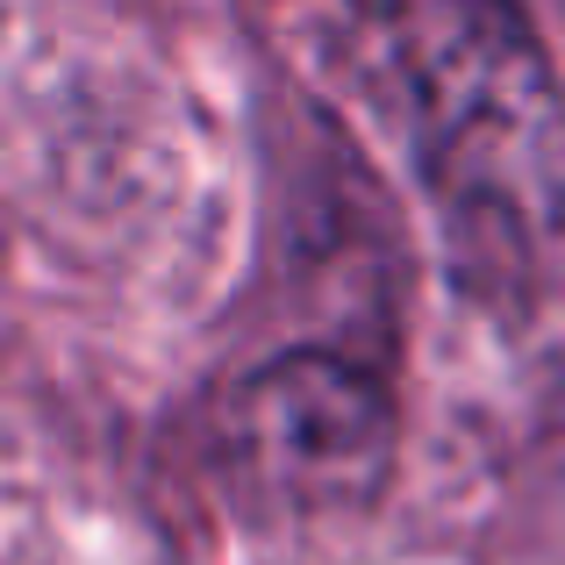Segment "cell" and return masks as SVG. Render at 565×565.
Masks as SVG:
<instances>
[{
    "label": "cell",
    "mask_w": 565,
    "mask_h": 565,
    "mask_svg": "<svg viewBox=\"0 0 565 565\" xmlns=\"http://www.w3.org/2000/svg\"><path fill=\"white\" fill-rule=\"evenodd\" d=\"M222 458L244 501H273L287 515L344 509L386 480L394 458V408L380 380L337 351H294L258 365L230 394Z\"/></svg>",
    "instance_id": "2"
},
{
    "label": "cell",
    "mask_w": 565,
    "mask_h": 565,
    "mask_svg": "<svg viewBox=\"0 0 565 565\" xmlns=\"http://www.w3.org/2000/svg\"><path fill=\"white\" fill-rule=\"evenodd\" d=\"M401 137L466 250L501 265L565 230V100L515 0H351Z\"/></svg>",
    "instance_id": "1"
}]
</instances>
